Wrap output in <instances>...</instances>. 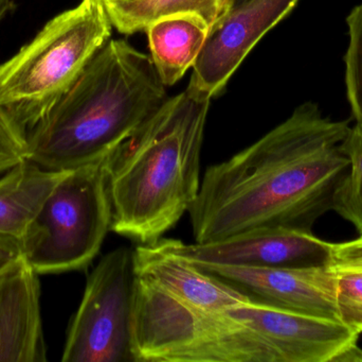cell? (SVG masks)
Here are the masks:
<instances>
[{
    "mask_svg": "<svg viewBox=\"0 0 362 362\" xmlns=\"http://www.w3.org/2000/svg\"><path fill=\"white\" fill-rule=\"evenodd\" d=\"M261 337L279 362H333L358 334L335 321L296 314L251 300L226 310Z\"/></svg>",
    "mask_w": 362,
    "mask_h": 362,
    "instance_id": "obj_11",
    "label": "cell"
},
{
    "mask_svg": "<svg viewBox=\"0 0 362 362\" xmlns=\"http://www.w3.org/2000/svg\"><path fill=\"white\" fill-rule=\"evenodd\" d=\"M135 362H279L274 351L226 312L198 310L136 274Z\"/></svg>",
    "mask_w": 362,
    "mask_h": 362,
    "instance_id": "obj_5",
    "label": "cell"
},
{
    "mask_svg": "<svg viewBox=\"0 0 362 362\" xmlns=\"http://www.w3.org/2000/svg\"><path fill=\"white\" fill-rule=\"evenodd\" d=\"M67 171L44 169L25 159L1 174L0 235L21 239L47 197Z\"/></svg>",
    "mask_w": 362,
    "mask_h": 362,
    "instance_id": "obj_15",
    "label": "cell"
},
{
    "mask_svg": "<svg viewBox=\"0 0 362 362\" xmlns=\"http://www.w3.org/2000/svg\"><path fill=\"white\" fill-rule=\"evenodd\" d=\"M211 99L189 89L170 98L105 159L110 231L158 242L197 197Z\"/></svg>",
    "mask_w": 362,
    "mask_h": 362,
    "instance_id": "obj_2",
    "label": "cell"
},
{
    "mask_svg": "<svg viewBox=\"0 0 362 362\" xmlns=\"http://www.w3.org/2000/svg\"><path fill=\"white\" fill-rule=\"evenodd\" d=\"M134 250L110 251L87 278L64 346V362H135L132 346Z\"/></svg>",
    "mask_w": 362,
    "mask_h": 362,
    "instance_id": "obj_7",
    "label": "cell"
},
{
    "mask_svg": "<svg viewBox=\"0 0 362 362\" xmlns=\"http://www.w3.org/2000/svg\"><path fill=\"white\" fill-rule=\"evenodd\" d=\"M112 28L99 0H82L53 17L31 42L0 64V108L27 133L110 40Z\"/></svg>",
    "mask_w": 362,
    "mask_h": 362,
    "instance_id": "obj_4",
    "label": "cell"
},
{
    "mask_svg": "<svg viewBox=\"0 0 362 362\" xmlns=\"http://www.w3.org/2000/svg\"><path fill=\"white\" fill-rule=\"evenodd\" d=\"M327 267L336 274H362V236L333 244Z\"/></svg>",
    "mask_w": 362,
    "mask_h": 362,
    "instance_id": "obj_21",
    "label": "cell"
},
{
    "mask_svg": "<svg viewBox=\"0 0 362 362\" xmlns=\"http://www.w3.org/2000/svg\"><path fill=\"white\" fill-rule=\"evenodd\" d=\"M336 274V273H335ZM337 276V304L340 321L355 333H362V274Z\"/></svg>",
    "mask_w": 362,
    "mask_h": 362,
    "instance_id": "obj_19",
    "label": "cell"
},
{
    "mask_svg": "<svg viewBox=\"0 0 362 362\" xmlns=\"http://www.w3.org/2000/svg\"><path fill=\"white\" fill-rule=\"evenodd\" d=\"M245 0H218V16Z\"/></svg>",
    "mask_w": 362,
    "mask_h": 362,
    "instance_id": "obj_24",
    "label": "cell"
},
{
    "mask_svg": "<svg viewBox=\"0 0 362 362\" xmlns=\"http://www.w3.org/2000/svg\"><path fill=\"white\" fill-rule=\"evenodd\" d=\"M28 159L27 135L0 108V176Z\"/></svg>",
    "mask_w": 362,
    "mask_h": 362,
    "instance_id": "obj_20",
    "label": "cell"
},
{
    "mask_svg": "<svg viewBox=\"0 0 362 362\" xmlns=\"http://www.w3.org/2000/svg\"><path fill=\"white\" fill-rule=\"evenodd\" d=\"M333 362H362V350L358 344H351L344 349Z\"/></svg>",
    "mask_w": 362,
    "mask_h": 362,
    "instance_id": "obj_23",
    "label": "cell"
},
{
    "mask_svg": "<svg viewBox=\"0 0 362 362\" xmlns=\"http://www.w3.org/2000/svg\"><path fill=\"white\" fill-rule=\"evenodd\" d=\"M350 130L349 121L305 102L255 144L210 166L187 210L195 242L269 227L313 232L350 167L342 150Z\"/></svg>",
    "mask_w": 362,
    "mask_h": 362,
    "instance_id": "obj_1",
    "label": "cell"
},
{
    "mask_svg": "<svg viewBox=\"0 0 362 362\" xmlns=\"http://www.w3.org/2000/svg\"><path fill=\"white\" fill-rule=\"evenodd\" d=\"M192 264L268 305L341 323L337 304V276L327 266L259 269Z\"/></svg>",
    "mask_w": 362,
    "mask_h": 362,
    "instance_id": "obj_10",
    "label": "cell"
},
{
    "mask_svg": "<svg viewBox=\"0 0 362 362\" xmlns=\"http://www.w3.org/2000/svg\"><path fill=\"white\" fill-rule=\"evenodd\" d=\"M46 361L40 280L23 259L0 273V362Z\"/></svg>",
    "mask_w": 362,
    "mask_h": 362,
    "instance_id": "obj_12",
    "label": "cell"
},
{
    "mask_svg": "<svg viewBox=\"0 0 362 362\" xmlns=\"http://www.w3.org/2000/svg\"><path fill=\"white\" fill-rule=\"evenodd\" d=\"M299 1L245 0L217 17L187 87L210 99L221 93L255 45Z\"/></svg>",
    "mask_w": 362,
    "mask_h": 362,
    "instance_id": "obj_9",
    "label": "cell"
},
{
    "mask_svg": "<svg viewBox=\"0 0 362 362\" xmlns=\"http://www.w3.org/2000/svg\"><path fill=\"white\" fill-rule=\"evenodd\" d=\"M112 27L123 34L146 31L153 23L178 14H196L212 27L218 0H120L103 4Z\"/></svg>",
    "mask_w": 362,
    "mask_h": 362,
    "instance_id": "obj_16",
    "label": "cell"
},
{
    "mask_svg": "<svg viewBox=\"0 0 362 362\" xmlns=\"http://www.w3.org/2000/svg\"><path fill=\"white\" fill-rule=\"evenodd\" d=\"M105 159L68 170L21 238L38 276L85 269L100 252L112 225Z\"/></svg>",
    "mask_w": 362,
    "mask_h": 362,
    "instance_id": "obj_6",
    "label": "cell"
},
{
    "mask_svg": "<svg viewBox=\"0 0 362 362\" xmlns=\"http://www.w3.org/2000/svg\"><path fill=\"white\" fill-rule=\"evenodd\" d=\"M99 1H101L102 4H106V2H110V1H120V0H99Z\"/></svg>",
    "mask_w": 362,
    "mask_h": 362,
    "instance_id": "obj_26",
    "label": "cell"
},
{
    "mask_svg": "<svg viewBox=\"0 0 362 362\" xmlns=\"http://www.w3.org/2000/svg\"><path fill=\"white\" fill-rule=\"evenodd\" d=\"M350 167L336 189L332 210L356 227L362 236V125L351 128L342 144Z\"/></svg>",
    "mask_w": 362,
    "mask_h": 362,
    "instance_id": "obj_17",
    "label": "cell"
},
{
    "mask_svg": "<svg viewBox=\"0 0 362 362\" xmlns=\"http://www.w3.org/2000/svg\"><path fill=\"white\" fill-rule=\"evenodd\" d=\"M12 9L11 0H0V21H2L6 13Z\"/></svg>",
    "mask_w": 362,
    "mask_h": 362,
    "instance_id": "obj_25",
    "label": "cell"
},
{
    "mask_svg": "<svg viewBox=\"0 0 362 362\" xmlns=\"http://www.w3.org/2000/svg\"><path fill=\"white\" fill-rule=\"evenodd\" d=\"M210 28L199 15L178 14L159 19L146 30L151 59L165 87L173 86L193 68Z\"/></svg>",
    "mask_w": 362,
    "mask_h": 362,
    "instance_id": "obj_14",
    "label": "cell"
},
{
    "mask_svg": "<svg viewBox=\"0 0 362 362\" xmlns=\"http://www.w3.org/2000/svg\"><path fill=\"white\" fill-rule=\"evenodd\" d=\"M136 274L157 285L181 303L206 312H223L253 298L242 289L196 267L156 244L134 250Z\"/></svg>",
    "mask_w": 362,
    "mask_h": 362,
    "instance_id": "obj_13",
    "label": "cell"
},
{
    "mask_svg": "<svg viewBox=\"0 0 362 362\" xmlns=\"http://www.w3.org/2000/svg\"><path fill=\"white\" fill-rule=\"evenodd\" d=\"M346 23L350 35L344 59L346 94L353 117L362 125V4L353 9Z\"/></svg>",
    "mask_w": 362,
    "mask_h": 362,
    "instance_id": "obj_18",
    "label": "cell"
},
{
    "mask_svg": "<svg viewBox=\"0 0 362 362\" xmlns=\"http://www.w3.org/2000/svg\"><path fill=\"white\" fill-rule=\"evenodd\" d=\"M168 99L150 55L110 38L52 110L28 130V159L52 171L100 163Z\"/></svg>",
    "mask_w": 362,
    "mask_h": 362,
    "instance_id": "obj_3",
    "label": "cell"
},
{
    "mask_svg": "<svg viewBox=\"0 0 362 362\" xmlns=\"http://www.w3.org/2000/svg\"><path fill=\"white\" fill-rule=\"evenodd\" d=\"M23 259L21 239L0 235V273Z\"/></svg>",
    "mask_w": 362,
    "mask_h": 362,
    "instance_id": "obj_22",
    "label": "cell"
},
{
    "mask_svg": "<svg viewBox=\"0 0 362 362\" xmlns=\"http://www.w3.org/2000/svg\"><path fill=\"white\" fill-rule=\"evenodd\" d=\"M154 244L191 263L259 269L327 266L333 246L313 232L283 227L253 230L208 244L165 238Z\"/></svg>",
    "mask_w": 362,
    "mask_h": 362,
    "instance_id": "obj_8",
    "label": "cell"
}]
</instances>
